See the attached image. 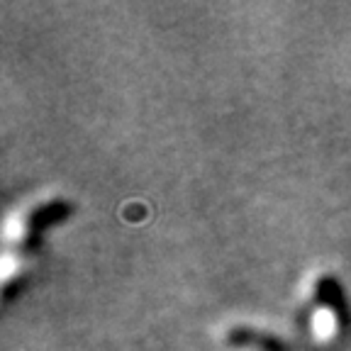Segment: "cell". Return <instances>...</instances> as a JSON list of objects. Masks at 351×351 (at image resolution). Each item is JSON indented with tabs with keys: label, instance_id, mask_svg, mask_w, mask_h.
<instances>
[{
	"label": "cell",
	"instance_id": "6da1fadb",
	"mask_svg": "<svg viewBox=\"0 0 351 351\" xmlns=\"http://www.w3.org/2000/svg\"><path fill=\"white\" fill-rule=\"evenodd\" d=\"M315 329H317L319 337H329L335 332V317H332L329 310H319V313L315 315Z\"/></svg>",
	"mask_w": 351,
	"mask_h": 351
}]
</instances>
